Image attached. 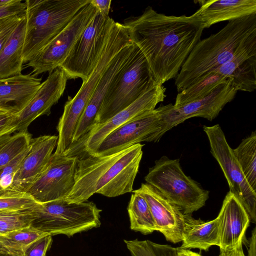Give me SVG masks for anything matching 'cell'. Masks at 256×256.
I'll return each mask as SVG.
<instances>
[{
  "instance_id": "obj_11",
  "label": "cell",
  "mask_w": 256,
  "mask_h": 256,
  "mask_svg": "<svg viewBox=\"0 0 256 256\" xmlns=\"http://www.w3.org/2000/svg\"><path fill=\"white\" fill-rule=\"evenodd\" d=\"M237 92L228 79L203 98L178 106L172 104L159 106L157 109L161 116V127L156 134L154 142H158L167 132L190 118L202 117L212 120L224 106L232 100Z\"/></svg>"
},
{
  "instance_id": "obj_4",
  "label": "cell",
  "mask_w": 256,
  "mask_h": 256,
  "mask_svg": "<svg viewBox=\"0 0 256 256\" xmlns=\"http://www.w3.org/2000/svg\"><path fill=\"white\" fill-rule=\"evenodd\" d=\"M90 0H26L24 64L32 60Z\"/></svg>"
},
{
  "instance_id": "obj_8",
  "label": "cell",
  "mask_w": 256,
  "mask_h": 256,
  "mask_svg": "<svg viewBox=\"0 0 256 256\" xmlns=\"http://www.w3.org/2000/svg\"><path fill=\"white\" fill-rule=\"evenodd\" d=\"M114 22L97 12L59 66L68 80H88L100 58Z\"/></svg>"
},
{
  "instance_id": "obj_2",
  "label": "cell",
  "mask_w": 256,
  "mask_h": 256,
  "mask_svg": "<svg viewBox=\"0 0 256 256\" xmlns=\"http://www.w3.org/2000/svg\"><path fill=\"white\" fill-rule=\"evenodd\" d=\"M254 44L256 14L230 21L218 32L196 44L176 78L178 92L200 81Z\"/></svg>"
},
{
  "instance_id": "obj_22",
  "label": "cell",
  "mask_w": 256,
  "mask_h": 256,
  "mask_svg": "<svg viewBox=\"0 0 256 256\" xmlns=\"http://www.w3.org/2000/svg\"><path fill=\"white\" fill-rule=\"evenodd\" d=\"M256 44L247 47L214 72L228 78L237 90L252 92L256 88Z\"/></svg>"
},
{
  "instance_id": "obj_45",
  "label": "cell",
  "mask_w": 256,
  "mask_h": 256,
  "mask_svg": "<svg viewBox=\"0 0 256 256\" xmlns=\"http://www.w3.org/2000/svg\"><path fill=\"white\" fill-rule=\"evenodd\" d=\"M14 0H0V7L6 6L14 2Z\"/></svg>"
},
{
  "instance_id": "obj_32",
  "label": "cell",
  "mask_w": 256,
  "mask_h": 256,
  "mask_svg": "<svg viewBox=\"0 0 256 256\" xmlns=\"http://www.w3.org/2000/svg\"><path fill=\"white\" fill-rule=\"evenodd\" d=\"M132 256H182L180 247L154 242L149 240H124Z\"/></svg>"
},
{
  "instance_id": "obj_21",
  "label": "cell",
  "mask_w": 256,
  "mask_h": 256,
  "mask_svg": "<svg viewBox=\"0 0 256 256\" xmlns=\"http://www.w3.org/2000/svg\"><path fill=\"white\" fill-rule=\"evenodd\" d=\"M41 80L32 73L0 79V109L18 114L33 98Z\"/></svg>"
},
{
  "instance_id": "obj_25",
  "label": "cell",
  "mask_w": 256,
  "mask_h": 256,
  "mask_svg": "<svg viewBox=\"0 0 256 256\" xmlns=\"http://www.w3.org/2000/svg\"><path fill=\"white\" fill-rule=\"evenodd\" d=\"M26 28V14L0 51V79L21 74Z\"/></svg>"
},
{
  "instance_id": "obj_26",
  "label": "cell",
  "mask_w": 256,
  "mask_h": 256,
  "mask_svg": "<svg viewBox=\"0 0 256 256\" xmlns=\"http://www.w3.org/2000/svg\"><path fill=\"white\" fill-rule=\"evenodd\" d=\"M128 206L131 230L148 234L156 230L155 222L146 198L133 192Z\"/></svg>"
},
{
  "instance_id": "obj_37",
  "label": "cell",
  "mask_w": 256,
  "mask_h": 256,
  "mask_svg": "<svg viewBox=\"0 0 256 256\" xmlns=\"http://www.w3.org/2000/svg\"><path fill=\"white\" fill-rule=\"evenodd\" d=\"M52 241L50 234L42 236L30 244L24 250L22 256H46Z\"/></svg>"
},
{
  "instance_id": "obj_28",
  "label": "cell",
  "mask_w": 256,
  "mask_h": 256,
  "mask_svg": "<svg viewBox=\"0 0 256 256\" xmlns=\"http://www.w3.org/2000/svg\"><path fill=\"white\" fill-rule=\"evenodd\" d=\"M228 80V78L218 72H211L200 81L179 92L173 105L178 106L203 98Z\"/></svg>"
},
{
  "instance_id": "obj_23",
  "label": "cell",
  "mask_w": 256,
  "mask_h": 256,
  "mask_svg": "<svg viewBox=\"0 0 256 256\" xmlns=\"http://www.w3.org/2000/svg\"><path fill=\"white\" fill-rule=\"evenodd\" d=\"M196 12L204 28L223 21H231L256 14V0H210L198 1Z\"/></svg>"
},
{
  "instance_id": "obj_7",
  "label": "cell",
  "mask_w": 256,
  "mask_h": 256,
  "mask_svg": "<svg viewBox=\"0 0 256 256\" xmlns=\"http://www.w3.org/2000/svg\"><path fill=\"white\" fill-rule=\"evenodd\" d=\"M99 209L92 202H70L66 199L40 204L30 226L52 236H71L100 226Z\"/></svg>"
},
{
  "instance_id": "obj_30",
  "label": "cell",
  "mask_w": 256,
  "mask_h": 256,
  "mask_svg": "<svg viewBox=\"0 0 256 256\" xmlns=\"http://www.w3.org/2000/svg\"><path fill=\"white\" fill-rule=\"evenodd\" d=\"M32 138L28 131L18 132L0 142V170L29 148Z\"/></svg>"
},
{
  "instance_id": "obj_31",
  "label": "cell",
  "mask_w": 256,
  "mask_h": 256,
  "mask_svg": "<svg viewBox=\"0 0 256 256\" xmlns=\"http://www.w3.org/2000/svg\"><path fill=\"white\" fill-rule=\"evenodd\" d=\"M38 204L28 208L0 212V236L30 226Z\"/></svg>"
},
{
  "instance_id": "obj_34",
  "label": "cell",
  "mask_w": 256,
  "mask_h": 256,
  "mask_svg": "<svg viewBox=\"0 0 256 256\" xmlns=\"http://www.w3.org/2000/svg\"><path fill=\"white\" fill-rule=\"evenodd\" d=\"M39 204L26 192L6 194L0 196V212L30 208Z\"/></svg>"
},
{
  "instance_id": "obj_17",
  "label": "cell",
  "mask_w": 256,
  "mask_h": 256,
  "mask_svg": "<svg viewBox=\"0 0 256 256\" xmlns=\"http://www.w3.org/2000/svg\"><path fill=\"white\" fill-rule=\"evenodd\" d=\"M67 80L65 73L60 68L50 73L30 102L17 114L16 132L28 131L36 118L50 114L52 107L63 95Z\"/></svg>"
},
{
  "instance_id": "obj_5",
  "label": "cell",
  "mask_w": 256,
  "mask_h": 256,
  "mask_svg": "<svg viewBox=\"0 0 256 256\" xmlns=\"http://www.w3.org/2000/svg\"><path fill=\"white\" fill-rule=\"evenodd\" d=\"M144 180L184 214L191 215L203 207L209 198L208 191L186 175L180 159L162 156L150 168Z\"/></svg>"
},
{
  "instance_id": "obj_24",
  "label": "cell",
  "mask_w": 256,
  "mask_h": 256,
  "mask_svg": "<svg viewBox=\"0 0 256 256\" xmlns=\"http://www.w3.org/2000/svg\"><path fill=\"white\" fill-rule=\"evenodd\" d=\"M219 246L218 223L217 218L206 222L184 214L182 244L183 249L198 248L206 252L212 246Z\"/></svg>"
},
{
  "instance_id": "obj_6",
  "label": "cell",
  "mask_w": 256,
  "mask_h": 256,
  "mask_svg": "<svg viewBox=\"0 0 256 256\" xmlns=\"http://www.w3.org/2000/svg\"><path fill=\"white\" fill-rule=\"evenodd\" d=\"M157 84L146 58L134 44L128 60L102 102L94 126L106 122Z\"/></svg>"
},
{
  "instance_id": "obj_35",
  "label": "cell",
  "mask_w": 256,
  "mask_h": 256,
  "mask_svg": "<svg viewBox=\"0 0 256 256\" xmlns=\"http://www.w3.org/2000/svg\"><path fill=\"white\" fill-rule=\"evenodd\" d=\"M17 114L0 109V142L16 132Z\"/></svg>"
},
{
  "instance_id": "obj_20",
  "label": "cell",
  "mask_w": 256,
  "mask_h": 256,
  "mask_svg": "<svg viewBox=\"0 0 256 256\" xmlns=\"http://www.w3.org/2000/svg\"><path fill=\"white\" fill-rule=\"evenodd\" d=\"M216 218L220 250H233L242 244L250 221L243 206L230 191Z\"/></svg>"
},
{
  "instance_id": "obj_9",
  "label": "cell",
  "mask_w": 256,
  "mask_h": 256,
  "mask_svg": "<svg viewBox=\"0 0 256 256\" xmlns=\"http://www.w3.org/2000/svg\"><path fill=\"white\" fill-rule=\"evenodd\" d=\"M210 152L218 163L231 192L246 212L250 221L256 222V192L246 180L240 166L219 124L203 127Z\"/></svg>"
},
{
  "instance_id": "obj_14",
  "label": "cell",
  "mask_w": 256,
  "mask_h": 256,
  "mask_svg": "<svg viewBox=\"0 0 256 256\" xmlns=\"http://www.w3.org/2000/svg\"><path fill=\"white\" fill-rule=\"evenodd\" d=\"M166 90L163 85L157 84L106 122L95 125L84 140V150L88 154H94L100 143L112 132L131 120L154 110L159 102L164 100Z\"/></svg>"
},
{
  "instance_id": "obj_33",
  "label": "cell",
  "mask_w": 256,
  "mask_h": 256,
  "mask_svg": "<svg viewBox=\"0 0 256 256\" xmlns=\"http://www.w3.org/2000/svg\"><path fill=\"white\" fill-rule=\"evenodd\" d=\"M30 148V146L0 170V196L20 192L14 190L12 185L14 178Z\"/></svg>"
},
{
  "instance_id": "obj_13",
  "label": "cell",
  "mask_w": 256,
  "mask_h": 256,
  "mask_svg": "<svg viewBox=\"0 0 256 256\" xmlns=\"http://www.w3.org/2000/svg\"><path fill=\"white\" fill-rule=\"evenodd\" d=\"M161 127V116L157 108L146 112L109 134L94 154L105 156L114 154L142 142H154Z\"/></svg>"
},
{
  "instance_id": "obj_18",
  "label": "cell",
  "mask_w": 256,
  "mask_h": 256,
  "mask_svg": "<svg viewBox=\"0 0 256 256\" xmlns=\"http://www.w3.org/2000/svg\"><path fill=\"white\" fill-rule=\"evenodd\" d=\"M132 192L138 193L146 198L156 230L162 233L168 241L173 243L182 242L184 214L148 183L142 184Z\"/></svg>"
},
{
  "instance_id": "obj_29",
  "label": "cell",
  "mask_w": 256,
  "mask_h": 256,
  "mask_svg": "<svg viewBox=\"0 0 256 256\" xmlns=\"http://www.w3.org/2000/svg\"><path fill=\"white\" fill-rule=\"evenodd\" d=\"M47 234H49L30 226L0 235V242L6 250L8 256H22L30 244Z\"/></svg>"
},
{
  "instance_id": "obj_27",
  "label": "cell",
  "mask_w": 256,
  "mask_h": 256,
  "mask_svg": "<svg viewBox=\"0 0 256 256\" xmlns=\"http://www.w3.org/2000/svg\"><path fill=\"white\" fill-rule=\"evenodd\" d=\"M232 151L248 184L256 192V131L243 139Z\"/></svg>"
},
{
  "instance_id": "obj_43",
  "label": "cell",
  "mask_w": 256,
  "mask_h": 256,
  "mask_svg": "<svg viewBox=\"0 0 256 256\" xmlns=\"http://www.w3.org/2000/svg\"><path fill=\"white\" fill-rule=\"evenodd\" d=\"M234 250H220V254L218 256H232Z\"/></svg>"
},
{
  "instance_id": "obj_40",
  "label": "cell",
  "mask_w": 256,
  "mask_h": 256,
  "mask_svg": "<svg viewBox=\"0 0 256 256\" xmlns=\"http://www.w3.org/2000/svg\"><path fill=\"white\" fill-rule=\"evenodd\" d=\"M248 256H256V228L252 230L250 238Z\"/></svg>"
},
{
  "instance_id": "obj_10",
  "label": "cell",
  "mask_w": 256,
  "mask_h": 256,
  "mask_svg": "<svg viewBox=\"0 0 256 256\" xmlns=\"http://www.w3.org/2000/svg\"><path fill=\"white\" fill-rule=\"evenodd\" d=\"M74 144L65 152L53 153L44 170L30 185L26 192L42 204L65 199L75 184L78 156Z\"/></svg>"
},
{
  "instance_id": "obj_38",
  "label": "cell",
  "mask_w": 256,
  "mask_h": 256,
  "mask_svg": "<svg viewBox=\"0 0 256 256\" xmlns=\"http://www.w3.org/2000/svg\"><path fill=\"white\" fill-rule=\"evenodd\" d=\"M26 3L21 0H14V2L0 7V19L25 12Z\"/></svg>"
},
{
  "instance_id": "obj_3",
  "label": "cell",
  "mask_w": 256,
  "mask_h": 256,
  "mask_svg": "<svg viewBox=\"0 0 256 256\" xmlns=\"http://www.w3.org/2000/svg\"><path fill=\"white\" fill-rule=\"evenodd\" d=\"M132 42L124 24L114 21L97 65L88 80L82 82L75 96L65 104L56 128L58 134L56 152L63 153L72 146L79 120L102 75L116 56Z\"/></svg>"
},
{
  "instance_id": "obj_19",
  "label": "cell",
  "mask_w": 256,
  "mask_h": 256,
  "mask_svg": "<svg viewBox=\"0 0 256 256\" xmlns=\"http://www.w3.org/2000/svg\"><path fill=\"white\" fill-rule=\"evenodd\" d=\"M58 140V136L55 135H44L32 138L30 150L14 176L12 185L15 191L26 192L46 167Z\"/></svg>"
},
{
  "instance_id": "obj_1",
  "label": "cell",
  "mask_w": 256,
  "mask_h": 256,
  "mask_svg": "<svg viewBox=\"0 0 256 256\" xmlns=\"http://www.w3.org/2000/svg\"><path fill=\"white\" fill-rule=\"evenodd\" d=\"M123 24L160 85L176 77L204 29L196 12L190 16H166L151 6L139 16L126 18Z\"/></svg>"
},
{
  "instance_id": "obj_39",
  "label": "cell",
  "mask_w": 256,
  "mask_h": 256,
  "mask_svg": "<svg viewBox=\"0 0 256 256\" xmlns=\"http://www.w3.org/2000/svg\"><path fill=\"white\" fill-rule=\"evenodd\" d=\"M111 2V0H90L98 12L104 17L109 16Z\"/></svg>"
},
{
  "instance_id": "obj_44",
  "label": "cell",
  "mask_w": 256,
  "mask_h": 256,
  "mask_svg": "<svg viewBox=\"0 0 256 256\" xmlns=\"http://www.w3.org/2000/svg\"><path fill=\"white\" fill-rule=\"evenodd\" d=\"M0 256H8V252L6 248L0 242Z\"/></svg>"
},
{
  "instance_id": "obj_42",
  "label": "cell",
  "mask_w": 256,
  "mask_h": 256,
  "mask_svg": "<svg viewBox=\"0 0 256 256\" xmlns=\"http://www.w3.org/2000/svg\"><path fill=\"white\" fill-rule=\"evenodd\" d=\"M232 256H245L242 248V244L239 245L233 252Z\"/></svg>"
},
{
  "instance_id": "obj_41",
  "label": "cell",
  "mask_w": 256,
  "mask_h": 256,
  "mask_svg": "<svg viewBox=\"0 0 256 256\" xmlns=\"http://www.w3.org/2000/svg\"><path fill=\"white\" fill-rule=\"evenodd\" d=\"M180 252L182 256H202L198 253L192 252L190 250L183 249L180 247Z\"/></svg>"
},
{
  "instance_id": "obj_15",
  "label": "cell",
  "mask_w": 256,
  "mask_h": 256,
  "mask_svg": "<svg viewBox=\"0 0 256 256\" xmlns=\"http://www.w3.org/2000/svg\"><path fill=\"white\" fill-rule=\"evenodd\" d=\"M143 146L137 144L124 150L104 172L98 184L96 194L112 198L132 192L142 156Z\"/></svg>"
},
{
  "instance_id": "obj_16",
  "label": "cell",
  "mask_w": 256,
  "mask_h": 256,
  "mask_svg": "<svg viewBox=\"0 0 256 256\" xmlns=\"http://www.w3.org/2000/svg\"><path fill=\"white\" fill-rule=\"evenodd\" d=\"M134 47V44L132 42L122 49L116 56L102 75L79 120L74 134L72 144L85 138L94 128L96 116L102 102L110 88L126 65Z\"/></svg>"
},
{
  "instance_id": "obj_12",
  "label": "cell",
  "mask_w": 256,
  "mask_h": 256,
  "mask_svg": "<svg viewBox=\"0 0 256 256\" xmlns=\"http://www.w3.org/2000/svg\"><path fill=\"white\" fill-rule=\"evenodd\" d=\"M98 10L90 2L82 8L64 28L32 60L26 64L36 76L50 73L64 62L76 40L91 22Z\"/></svg>"
},
{
  "instance_id": "obj_36",
  "label": "cell",
  "mask_w": 256,
  "mask_h": 256,
  "mask_svg": "<svg viewBox=\"0 0 256 256\" xmlns=\"http://www.w3.org/2000/svg\"><path fill=\"white\" fill-rule=\"evenodd\" d=\"M24 14L25 12L0 19V51Z\"/></svg>"
}]
</instances>
